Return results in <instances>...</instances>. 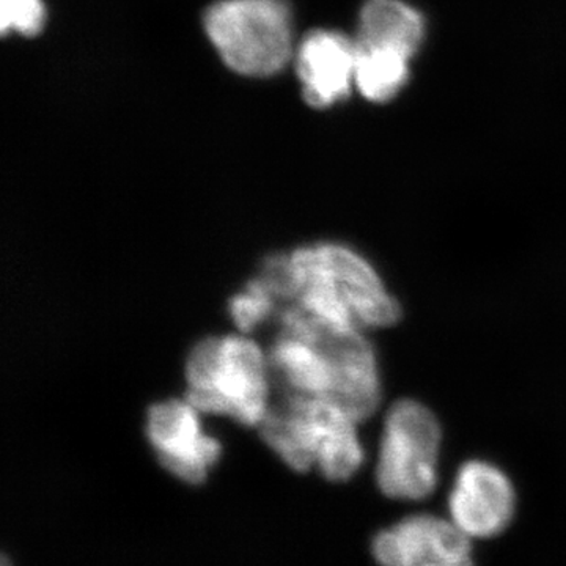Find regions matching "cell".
Segmentation results:
<instances>
[{"label":"cell","instance_id":"11","mask_svg":"<svg viewBox=\"0 0 566 566\" xmlns=\"http://www.w3.org/2000/svg\"><path fill=\"white\" fill-rule=\"evenodd\" d=\"M422 14L403 0H367L360 10L357 43L401 52L412 59L422 43Z\"/></svg>","mask_w":566,"mask_h":566},{"label":"cell","instance_id":"12","mask_svg":"<svg viewBox=\"0 0 566 566\" xmlns=\"http://www.w3.org/2000/svg\"><path fill=\"white\" fill-rule=\"evenodd\" d=\"M354 85L370 102L382 103L394 98L403 88L409 74L408 55L357 43Z\"/></svg>","mask_w":566,"mask_h":566},{"label":"cell","instance_id":"5","mask_svg":"<svg viewBox=\"0 0 566 566\" xmlns=\"http://www.w3.org/2000/svg\"><path fill=\"white\" fill-rule=\"evenodd\" d=\"M203 24L234 73L273 76L292 61V13L281 0H221L205 11Z\"/></svg>","mask_w":566,"mask_h":566},{"label":"cell","instance_id":"3","mask_svg":"<svg viewBox=\"0 0 566 566\" xmlns=\"http://www.w3.org/2000/svg\"><path fill=\"white\" fill-rule=\"evenodd\" d=\"M259 423L260 438L293 471L318 469L331 482H346L364 463L356 424L340 406L294 392H279Z\"/></svg>","mask_w":566,"mask_h":566},{"label":"cell","instance_id":"9","mask_svg":"<svg viewBox=\"0 0 566 566\" xmlns=\"http://www.w3.org/2000/svg\"><path fill=\"white\" fill-rule=\"evenodd\" d=\"M515 488L490 463L469 461L458 471L449 499L450 520L471 538L504 532L515 515Z\"/></svg>","mask_w":566,"mask_h":566},{"label":"cell","instance_id":"8","mask_svg":"<svg viewBox=\"0 0 566 566\" xmlns=\"http://www.w3.org/2000/svg\"><path fill=\"white\" fill-rule=\"evenodd\" d=\"M371 553L389 566H461L472 564L471 536L452 520L411 516L375 536Z\"/></svg>","mask_w":566,"mask_h":566},{"label":"cell","instance_id":"1","mask_svg":"<svg viewBox=\"0 0 566 566\" xmlns=\"http://www.w3.org/2000/svg\"><path fill=\"white\" fill-rule=\"evenodd\" d=\"M281 331L270 353L271 381L282 392L307 395L340 406L357 422L381 400L378 360L364 331L329 322L296 304L275 314Z\"/></svg>","mask_w":566,"mask_h":566},{"label":"cell","instance_id":"6","mask_svg":"<svg viewBox=\"0 0 566 566\" xmlns=\"http://www.w3.org/2000/svg\"><path fill=\"white\" fill-rule=\"evenodd\" d=\"M441 424L427 406L416 400L397 401L387 412L376 482L390 499L420 501L438 483Z\"/></svg>","mask_w":566,"mask_h":566},{"label":"cell","instance_id":"7","mask_svg":"<svg viewBox=\"0 0 566 566\" xmlns=\"http://www.w3.org/2000/svg\"><path fill=\"white\" fill-rule=\"evenodd\" d=\"M145 434L158 463L188 485L203 483L222 453L221 444L203 433L199 411L186 400L150 406Z\"/></svg>","mask_w":566,"mask_h":566},{"label":"cell","instance_id":"4","mask_svg":"<svg viewBox=\"0 0 566 566\" xmlns=\"http://www.w3.org/2000/svg\"><path fill=\"white\" fill-rule=\"evenodd\" d=\"M268 371L266 356L251 338H203L186 360L185 400L202 415L229 416L256 428L270 406Z\"/></svg>","mask_w":566,"mask_h":566},{"label":"cell","instance_id":"2","mask_svg":"<svg viewBox=\"0 0 566 566\" xmlns=\"http://www.w3.org/2000/svg\"><path fill=\"white\" fill-rule=\"evenodd\" d=\"M290 303L359 331L392 326L401 318L400 304L374 266L340 244H316L290 253L281 305Z\"/></svg>","mask_w":566,"mask_h":566},{"label":"cell","instance_id":"13","mask_svg":"<svg viewBox=\"0 0 566 566\" xmlns=\"http://www.w3.org/2000/svg\"><path fill=\"white\" fill-rule=\"evenodd\" d=\"M229 312L240 333L249 334L253 327L277 314V301L259 277L252 279L243 292L229 301Z\"/></svg>","mask_w":566,"mask_h":566},{"label":"cell","instance_id":"14","mask_svg":"<svg viewBox=\"0 0 566 566\" xmlns=\"http://www.w3.org/2000/svg\"><path fill=\"white\" fill-rule=\"evenodd\" d=\"M44 9L41 0H0V31L36 35L43 28Z\"/></svg>","mask_w":566,"mask_h":566},{"label":"cell","instance_id":"10","mask_svg":"<svg viewBox=\"0 0 566 566\" xmlns=\"http://www.w3.org/2000/svg\"><path fill=\"white\" fill-rule=\"evenodd\" d=\"M296 73L305 103L316 109L348 96L356 73L354 40L335 31H314L296 51Z\"/></svg>","mask_w":566,"mask_h":566}]
</instances>
